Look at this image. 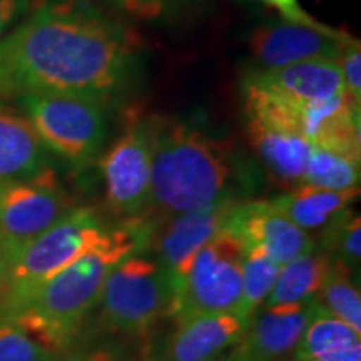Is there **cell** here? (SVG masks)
<instances>
[{"instance_id":"12","label":"cell","mask_w":361,"mask_h":361,"mask_svg":"<svg viewBox=\"0 0 361 361\" xmlns=\"http://www.w3.org/2000/svg\"><path fill=\"white\" fill-rule=\"evenodd\" d=\"M231 231L243 246L258 247L279 266L313 251L316 243L310 233L284 216L269 200H243L228 219Z\"/></svg>"},{"instance_id":"28","label":"cell","mask_w":361,"mask_h":361,"mask_svg":"<svg viewBox=\"0 0 361 361\" xmlns=\"http://www.w3.org/2000/svg\"><path fill=\"white\" fill-rule=\"evenodd\" d=\"M42 2L44 0H0V39Z\"/></svg>"},{"instance_id":"11","label":"cell","mask_w":361,"mask_h":361,"mask_svg":"<svg viewBox=\"0 0 361 361\" xmlns=\"http://www.w3.org/2000/svg\"><path fill=\"white\" fill-rule=\"evenodd\" d=\"M243 200L219 201L214 204L161 218L159 223L151 221V234L147 245L161 264L171 273L178 274L196 255V251L209 243L228 226L234 206Z\"/></svg>"},{"instance_id":"7","label":"cell","mask_w":361,"mask_h":361,"mask_svg":"<svg viewBox=\"0 0 361 361\" xmlns=\"http://www.w3.org/2000/svg\"><path fill=\"white\" fill-rule=\"evenodd\" d=\"M173 295L169 271L156 256L135 251L111 269L99 301L109 326L126 333H144L169 314Z\"/></svg>"},{"instance_id":"9","label":"cell","mask_w":361,"mask_h":361,"mask_svg":"<svg viewBox=\"0 0 361 361\" xmlns=\"http://www.w3.org/2000/svg\"><path fill=\"white\" fill-rule=\"evenodd\" d=\"M112 214L124 219L146 216L152 200L151 139L146 117H134L99 159Z\"/></svg>"},{"instance_id":"23","label":"cell","mask_w":361,"mask_h":361,"mask_svg":"<svg viewBox=\"0 0 361 361\" xmlns=\"http://www.w3.org/2000/svg\"><path fill=\"white\" fill-rule=\"evenodd\" d=\"M316 300L328 313L361 333V296L353 281V273L333 263Z\"/></svg>"},{"instance_id":"32","label":"cell","mask_w":361,"mask_h":361,"mask_svg":"<svg viewBox=\"0 0 361 361\" xmlns=\"http://www.w3.org/2000/svg\"><path fill=\"white\" fill-rule=\"evenodd\" d=\"M209 361H229V360L226 358V360H209Z\"/></svg>"},{"instance_id":"19","label":"cell","mask_w":361,"mask_h":361,"mask_svg":"<svg viewBox=\"0 0 361 361\" xmlns=\"http://www.w3.org/2000/svg\"><path fill=\"white\" fill-rule=\"evenodd\" d=\"M361 333L328 313L316 300L298 356L318 361H361Z\"/></svg>"},{"instance_id":"16","label":"cell","mask_w":361,"mask_h":361,"mask_svg":"<svg viewBox=\"0 0 361 361\" xmlns=\"http://www.w3.org/2000/svg\"><path fill=\"white\" fill-rule=\"evenodd\" d=\"M245 79L281 96L305 101L345 92L338 59H310L278 69H255Z\"/></svg>"},{"instance_id":"30","label":"cell","mask_w":361,"mask_h":361,"mask_svg":"<svg viewBox=\"0 0 361 361\" xmlns=\"http://www.w3.org/2000/svg\"><path fill=\"white\" fill-rule=\"evenodd\" d=\"M49 361H116L114 355L109 350L97 348V350H79V351H67L62 355H54Z\"/></svg>"},{"instance_id":"26","label":"cell","mask_w":361,"mask_h":361,"mask_svg":"<svg viewBox=\"0 0 361 361\" xmlns=\"http://www.w3.org/2000/svg\"><path fill=\"white\" fill-rule=\"evenodd\" d=\"M343 89L355 104L361 106V42L351 37L338 57Z\"/></svg>"},{"instance_id":"33","label":"cell","mask_w":361,"mask_h":361,"mask_svg":"<svg viewBox=\"0 0 361 361\" xmlns=\"http://www.w3.org/2000/svg\"><path fill=\"white\" fill-rule=\"evenodd\" d=\"M246 2H255V0H246Z\"/></svg>"},{"instance_id":"13","label":"cell","mask_w":361,"mask_h":361,"mask_svg":"<svg viewBox=\"0 0 361 361\" xmlns=\"http://www.w3.org/2000/svg\"><path fill=\"white\" fill-rule=\"evenodd\" d=\"M316 303L264 305L251 316L245 335L229 361H291Z\"/></svg>"},{"instance_id":"6","label":"cell","mask_w":361,"mask_h":361,"mask_svg":"<svg viewBox=\"0 0 361 361\" xmlns=\"http://www.w3.org/2000/svg\"><path fill=\"white\" fill-rule=\"evenodd\" d=\"M42 146L72 166L96 159L107 137L106 106L71 94H27L17 99Z\"/></svg>"},{"instance_id":"3","label":"cell","mask_w":361,"mask_h":361,"mask_svg":"<svg viewBox=\"0 0 361 361\" xmlns=\"http://www.w3.org/2000/svg\"><path fill=\"white\" fill-rule=\"evenodd\" d=\"M149 234L146 216L124 219L101 245L44 281L4 319L24 328L51 353L66 348L101 300L111 269L130 252L144 250Z\"/></svg>"},{"instance_id":"17","label":"cell","mask_w":361,"mask_h":361,"mask_svg":"<svg viewBox=\"0 0 361 361\" xmlns=\"http://www.w3.org/2000/svg\"><path fill=\"white\" fill-rule=\"evenodd\" d=\"M49 168L47 149L24 112L0 104V180L35 178Z\"/></svg>"},{"instance_id":"4","label":"cell","mask_w":361,"mask_h":361,"mask_svg":"<svg viewBox=\"0 0 361 361\" xmlns=\"http://www.w3.org/2000/svg\"><path fill=\"white\" fill-rule=\"evenodd\" d=\"M111 229L94 207H72L39 238L0 261V319L44 281L101 245Z\"/></svg>"},{"instance_id":"27","label":"cell","mask_w":361,"mask_h":361,"mask_svg":"<svg viewBox=\"0 0 361 361\" xmlns=\"http://www.w3.org/2000/svg\"><path fill=\"white\" fill-rule=\"evenodd\" d=\"M104 2L134 19L154 20L178 7L183 0H104Z\"/></svg>"},{"instance_id":"14","label":"cell","mask_w":361,"mask_h":361,"mask_svg":"<svg viewBox=\"0 0 361 361\" xmlns=\"http://www.w3.org/2000/svg\"><path fill=\"white\" fill-rule=\"evenodd\" d=\"M251 149L273 183L283 189L303 180L311 144L301 134L255 116H245Z\"/></svg>"},{"instance_id":"31","label":"cell","mask_w":361,"mask_h":361,"mask_svg":"<svg viewBox=\"0 0 361 361\" xmlns=\"http://www.w3.org/2000/svg\"><path fill=\"white\" fill-rule=\"evenodd\" d=\"M291 361H318V360H313V358H305V356H298L295 355L291 358Z\"/></svg>"},{"instance_id":"24","label":"cell","mask_w":361,"mask_h":361,"mask_svg":"<svg viewBox=\"0 0 361 361\" xmlns=\"http://www.w3.org/2000/svg\"><path fill=\"white\" fill-rule=\"evenodd\" d=\"M322 247L333 259L350 273L360 269L361 259V219L358 214L345 211L323 229Z\"/></svg>"},{"instance_id":"22","label":"cell","mask_w":361,"mask_h":361,"mask_svg":"<svg viewBox=\"0 0 361 361\" xmlns=\"http://www.w3.org/2000/svg\"><path fill=\"white\" fill-rule=\"evenodd\" d=\"M279 266L258 247L245 246L243 251V295L238 313L251 319L259 306L268 300L279 274Z\"/></svg>"},{"instance_id":"29","label":"cell","mask_w":361,"mask_h":361,"mask_svg":"<svg viewBox=\"0 0 361 361\" xmlns=\"http://www.w3.org/2000/svg\"><path fill=\"white\" fill-rule=\"evenodd\" d=\"M269 7L276 8L283 20L293 22V24H305V25H319L322 22L316 20L313 16H310L303 7L300 6L298 0H264Z\"/></svg>"},{"instance_id":"21","label":"cell","mask_w":361,"mask_h":361,"mask_svg":"<svg viewBox=\"0 0 361 361\" xmlns=\"http://www.w3.org/2000/svg\"><path fill=\"white\" fill-rule=\"evenodd\" d=\"M301 184L333 191L360 188V159L313 146Z\"/></svg>"},{"instance_id":"5","label":"cell","mask_w":361,"mask_h":361,"mask_svg":"<svg viewBox=\"0 0 361 361\" xmlns=\"http://www.w3.org/2000/svg\"><path fill=\"white\" fill-rule=\"evenodd\" d=\"M243 243L228 229L196 251L173 276L169 314L176 322L206 313H238L243 295Z\"/></svg>"},{"instance_id":"25","label":"cell","mask_w":361,"mask_h":361,"mask_svg":"<svg viewBox=\"0 0 361 361\" xmlns=\"http://www.w3.org/2000/svg\"><path fill=\"white\" fill-rule=\"evenodd\" d=\"M51 356V351L24 328L0 319V361H49Z\"/></svg>"},{"instance_id":"10","label":"cell","mask_w":361,"mask_h":361,"mask_svg":"<svg viewBox=\"0 0 361 361\" xmlns=\"http://www.w3.org/2000/svg\"><path fill=\"white\" fill-rule=\"evenodd\" d=\"M350 39L345 30L326 24L305 25L283 20L258 27L247 44L251 57L264 71L310 59H338Z\"/></svg>"},{"instance_id":"18","label":"cell","mask_w":361,"mask_h":361,"mask_svg":"<svg viewBox=\"0 0 361 361\" xmlns=\"http://www.w3.org/2000/svg\"><path fill=\"white\" fill-rule=\"evenodd\" d=\"M360 196V188L333 191L300 184L286 192L269 200L271 204L293 221L303 231H323L338 216L350 209V204Z\"/></svg>"},{"instance_id":"15","label":"cell","mask_w":361,"mask_h":361,"mask_svg":"<svg viewBox=\"0 0 361 361\" xmlns=\"http://www.w3.org/2000/svg\"><path fill=\"white\" fill-rule=\"evenodd\" d=\"M247 323L236 311L206 313L179 319L166 350V361H209L238 345Z\"/></svg>"},{"instance_id":"2","label":"cell","mask_w":361,"mask_h":361,"mask_svg":"<svg viewBox=\"0 0 361 361\" xmlns=\"http://www.w3.org/2000/svg\"><path fill=\"white\" fill-rule=\"evenodd\" d=\"M152 159L151 207L161 218L214 202L245 200L252 183L233 142L189 121L146 117Z\"/></svg>"},{"instance_id":"1","label":"cell","mask_w":361,"mask_h":361,"mask_svg":"<svg viewBox=\"0 0 361 361\" xmlns=\"http://www.w3.org/2000/svg\"><path fill=\"white\" fill-rule=\"evenodd\" d=\"M137 72V37L90 0H44L0 39V101L71 94L106 106Z\"/></svg>"},{"instance_id":"20","label":"cell","mask_w":361,"mask_h":361,"mask_svg":"<svg viewBox=\"0 0 361 361\" xmlns=\"http://www.w3.org/2000/svg\"><path fill=\"white\" fill-rule=\"evenodd\" d=\"M333 259L322 250H314L298 256L283 264L264 305L303 303L314 300L331 271Z\"/></svg>"},{"instance_id":"8","label":"cell","mask_w":361,"mask_h":361,"mask_svg":"<svg viewBox=\"0 0 361 361\" xmlns=\"http://www.w3.org/2000/svg\"><path fill=\"white\" fill-rule=\"evenodd\" d=\"M72 207L51 168L35 178L0 180V261L39 238Z\"/></svg>"}]
</instances>
